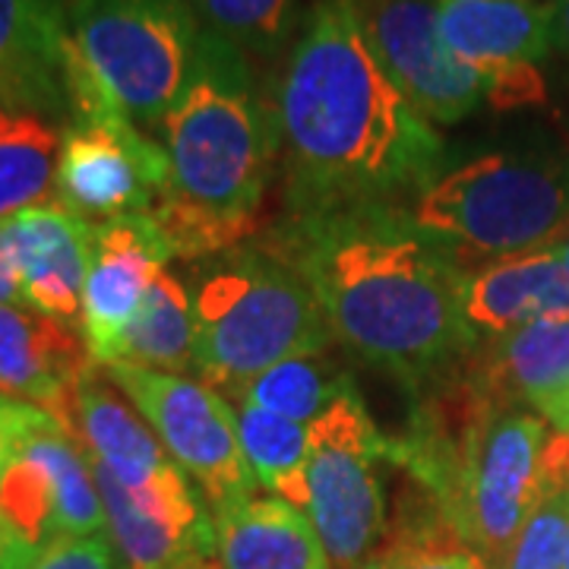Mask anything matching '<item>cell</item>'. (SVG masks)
I'll use <instances>...</instances> for the list:
<instances>
[{
	"instance_id": "1",
	"label": "cell",
	"mask_w": 569,
	"mask_h": 569,
	"mask_svg": "<svg viewBox=\"0 0 569 569\" xmlns=\"http://www.w3.org/2000/svg\"><path fill=\"white\" fill-rule=\"evenodd\" d=\"M288 216L415 203L449 162L433 123L373 58L355 0H317L276 89Z\"/></svg>"
},
{
	"instance_id": "2",
	"label": "cell",
	"mask_w": 569,
	"mask_h": 569,
	"mask_svg": "<svg viewBox=\"0 0 569 569\" xmlns=\"http://www.w3.org/2000/svg\"><path fill=\"white\" fill-rule=\"evenodd\" d=\"M266 244L305 276L332 339L406 387L443 380L481 346L466 317L471 269L408 206L288 216Z\"/></svg>"
},
{
	"instance_id": "3",
	"label": "cell",
	"mask_w": 569,
	"mask_h": 569,
	"mask_svg": "<svg viewBox=\"0 0 569 569\" xmlns=\"http://www.w3.org/2000/svg\"><path fill=\"white\" fill-rule=\"evenodd\" d=\"M171 183L149 212L174 257L206 260L247 244L279 164L272 108L244 51L203 32L190 80L162 121Z\"/></svg>"
},
{
	"instance_id": "4",
	"label": "cell",
	"mask_w": 569,
	"mask_h": 569,
	"mask_svg": "<svg viewBox=\"0 0 569 569\" xmlns=\"http://www.w3.org/2000/svg\"><path fill=\"white\" fill-rule=\"evenodd\" d=\"M408 212L466 266L548 247L569 222V142L529 130L485 146L443 164Z\"/></svg>"
},
{
	"instance_id": "5",
	"label": "cell",
	"mask_w": 569,
	"mask_h": 569,
	"mask_svg": "<svg viewBox=\"0 0 569 569\" xmlns=\"http://www.w3.org/2000/svg\"><path fill=\"white\" fill-rule=\"evenodd\" d=\"M190 298L193 370L212 389L244 396L269 367L332 342L305 276L266 241L206 257Z\"/></svg>"
},
{
	"instance_id": "6",
	"label": "cell",
	"mask_w": 569,
	"mask_h": 569,
	"mask_svg": "<svg viewBox=\"0 0 569 569\" xmlns=\"http://www.w3.org/2000/svg\"><path fill=\"white\" fill-rule=\"evenodd\" d=\"M70 39L108 99L156 137L190 80L203 26L190 0H73Z\"/></svg>"
},
{
	"instance_id": "7",
	"label": "cell",
	"mask_w": 569,
	"mask_h": 569,
	"mask_svg": "<svg viewBox=\"0 0 569 569\" xmlns=\"http://www.w3.org/2000/svg\"><path fill=\"white\" fill-rule=\"evenodd\" d=\"M67 102L70 114L58 159V203L86 222L152 212L171 183L168 152L108 99L86 70L73 39L67 54Z\"/></svg>"
},
{
	"instance_id": "8",
	"label": "cell",
	"mask_w": 569,
	"mask_h": 569,
	"mask_svg": "<svg viewBox=\"0 0 569 569\" xmlns=\"http://www.w3.org/2000/svg\"><path fill=\"white\" fill-rule=\"evenodd\" d=\"M389 440L370 418L358 387L310 425V507L332 569H358L387 529L380 462Z\"/></svg>"
},
{
	"instance_id": "9",
	"label": "cell",
	"mask_w": 569,
	"mask_h": 569,
	"mask_svg": "<svg viewBox=\"0 0 569 569\" xmlns=\"http://www.w3.org/2000/svg\"><path fill=\"white\" fill-rule=\"evenodd\" d=\"M548 427L538 415L512 408L490 415L478 430L459 485L440 509L452 531L490 569L507 567L519 531L553 500L545 481Z\"/></svg>"
},
{
	"instance_id": "10",
	"label": "cell",
	"mask_w": 569,
	"mask_h": 569,
	"mask_svg": "<svg viewBox=\"0 0 569 569\" xmlns=\"http://www.w3.org/2000/svg\"><path fill=\"white\" fill-rule=\"evenodd\" d=\"M102 370L137 406L164 452L197 481L212 516L253 497L257 481L241 449L238 415L216 389L137 365Z\"/></svg>"
},
{
	"instance_id": "11",
	"label": "cell",
	"mask_w": 569,
	"mask_h": 569,
	"mask_svg": "<svg viewBox=\"0 0 569 569\" xmlns=\"http://www.w3.org/2000/svg\"><path fill=\"white\" fill-rule=\"evenodd\" d=\"M365 39L396 89L430 123H459L485 102L481 77L440 32L437 0H355Z\"/></svg>"
},
{
	"instance_id": "12",
	"label": "cell",
	"mask_w": 569,
	"mask_h": 569,
	"mask_svg": "<svg viewBox=\"0 0 569 569\" xmlns=\"http://www.w3.org/2000/svg\"><path fill=\"white\" fill-rule=\"evenodd\" d=\"M171 260L174 253L149 212L96 224V253L80 317L82 342L96 365H111L146 291Z\"/></svg>"
},
{
	"instance_id": "13",
	"label": "cell",
	"mask_w": 569,
	"mask_h": 569,
	"mask_svg": "<svg viewBox=\"0 0 569 569\" xmlns=\"http://www.w3.org/2000/svg\"><path fill=\"white\" fill-rule=\"evenodd\" d=\"M3 231L20 276L22 305L54 323H80L96 224L54 200L10 216Z\"/></svg>"
},
{
	"instance_id": "14",
	"label": "cell",
	"mask_w": 569,
	"mask_h": 569,
	"mask_svg": "<svg viewBox=\"0 0 569 569\" xmlns=\"http://www.w3.org/2000/svg\"><path fill=\"white\" fill-rule=\"evenodd\" d=\"M73 0H0V108H32L67 123Z\"/></svg>"
},
{
	"instance_id": "15",
	"label": "cell",
	"mask_w": 569,
	"mask_h": 569,
	"mask_svg": "<svg viewBox=\"0 0 569 569\" xmlns=\"http://www.w3.org/2000/svg\"><path fill=\"white\" fill-rule=\"evenodd\" d=\"M466 380L497 411L529 406L550 421L569 406V317L538 320L478 346Z\"/></svg>"
},
{
	"instance_id": "16",
	"label": "cell",
	"mask_w": 569,
	"mask_h": 569,
	"mask_svg": "<svg viewBox=\"0 0 569 569\" xmlns=\"http://www.w3.org/2000/svg\"><path fill=\"white\" fill-rule=\"evenodd\" d=\"M92 365L73 326L0 305V396L39 406L67 427L77 383Z\"/></svg>"
},
{
	"instance_id": "17",
	"label": "cell",
	"mask_w": 569,
	"mask_h": 569,
	"mask_svg": "<svg viewBox=\"0 0 569 569\" xmlns=\"http://www.w3.org/2000/svg\"><path fill=\"white\" fill-rule=\"evenodd\" d=\"M121 396L102 365H92L77 383L63 430L73 433L86 456L99 462L118 485L130 493H142L181 471V466L152 437V427L142 425L140 411L127 406Z\"/></svg>"
},
{
	"instance_id": "18",
	"label": "cell",
	"mask_w": 569,
	"mask_h": 569,
	"mask_svg": "<svg viewBox=\"0 0 569 569\" xmlns=\"http://www.w3.org/2000/svg\"><path fill=\"white\" fill-rule=\"evenodd\" d=\"M449 51L471 67L485 89L509 70L553 51V7L535 0H437Z\"/></svg>"
},
{
	"instance_id": "19",
	"label": "cell",
	"mask_w": 569,
	"mask_h": 569,
	"mask_svg": "<svg viewBox=\"0 0 569 569\" xmlns=\"http://www.w3.org/2000/svg\"><path fill=\"white\" fill-rule=\"evenodd\" d=\"M466 317L478 336L490 339L538 320H563L569 317V272L550 247L485 263L468 276Z\"/></svg>"
},
{
	"instance_id": "20",
	"label": "cell",
	"mask_w": 569,
	"mask_h": 569,
	"mask_svg": "<svg viewBox=\"0 0 569 569\" xmlns=\"http://www.w3.org/2000/svg\"><path fill=\"white\" fill-rule=\"evenodd\" d=\"M212 519L219 569H332L310 516L279 497H250Z\"/></svg>"
},
{
	"instance_id": "21",
	"label": "cell",
	"mask_w": 569,
	"mask_h": 569,
	"mask_svg": "<svg viewBox=\"0 0 569 569\" xmlns=\"http://www.w3.org/2000/svg\"><path fill=\"white\" fill-rule=\"evenodd\" d=\"M63 123L32 108H0V219L58 200Z\"/></svg>"
},
{
	"instance_id": "22",
	"label": "cell",
	"mask_w": 569,
	"mask_h": 569,
	"mask_svg": "<svg viewBox=\"0 0 569 569\" xmlns=\"http://www.w3.org/2000/svg\"><path fill=\"white\" fill-rule=\"evenodd\" d=\"M111 365L149 367L178 377L193 370V298L178 276L164 269L152 282Z\"/></svg>"
},
{
	"instance_id": "23",
	"label": "cell",
	"mask_w": 569,
	"mask_h": 569,
	"mask_svg": "<svg viewBox=\"0 0 569 569\" xmlns=\"http://www.w3.org/2000/svg\"><path fill=\"white\" fill-rule=\"evenodd\" d=\"M238 437L257 488L291 507H310V427L241 402Z\"/></svg>"
},
{
	"instance_id": "24",
	"label": "cell",
	"mask_w": 569,
	"mask_h": 569,
	"mask_svg": "<svg viewBox=\"0 0 569 569\" xmlns=\"http://www.w3.org/2000/svg\"><path fill=\"white\" fill-rule=\"evenodd\" d=\"M351 387V373L336 358L326 351H307L260 373L244 389L241 402L310 427Z\"/></svg>"
},
{
	"instance_id": "25",
	"label": "cell",
	"mask_w": 569,
	"mask_h": 569,
	"mask_svg": "<svg viewBox=\"0 0 569 569\" xmlns=\"http://www.w3.org/2000/svg\"><path fill=\"white\" fill-rule=\"evenodd\" d=\"M203 32L244 54H276L298 26V0H190Z\"/></svg>"
},
{
	"instance_id": "26",
	"label": "cell",
	"mask_w": 569,
	"mask_h": 569,
	"mask_svg": "<svg viewBox=\"0 0 569 569\" xmlns=\"http://www.w3.org/2000/svg\"><path fill=\"white\" fill-rule=\"evenodd\" d=\"M399 569H481L485 560L452 531L443 512L425 493L418 512L402 509L396 529L387 538Z\"/></svg>"
},
{
	"instance_id": "27",
	"label": "cell",
	"mask_w": 569,
	"mask_h": 569,
	"mask_svg": "<svg viewBox=\"0 0 569 569\" xmlns=\"http://www.w3.org/2000/svg\"><path fill=\"white\" fill-rule=\"evenodd\" d=\"M54 500L58 497L51 468L20 443L17 459L0 478V519L32 545L44 548L48 541H54Z\"/></svg>"
},
{
	"instance_id": "28",
	"label": "cell",
	"mask_w": 569,
	"mask_h": 569,
	"mask_svg": "<svg viewBox=\"0 0 569 569\" xmlns=\"http://www.w3.org/2000/svg\"><path fill=\"white\" fill-rule=\"evenodd\" d=\"M569 553V493L548 500L519 531L503 569H563Z\"/></svg>"
},
{
	"instance_id": "29",
	"label": "cell",
	"mask_w": 569,
	"mask_h": 569,
	"mask_svg": "<svg viewBox=\"0 0 569 569\" xmlns=\"http://www.w3.org/2000/svg\"><path fill=\"white\" fill-rule=\"evenodd\" d=\"M29 569H123L111 535H63L41 548Z\"/></svg>"
},
{
	"instance_id": "30",
	"label": "cell",
	"mask_w": 569,
	"mask_h": 569,
	"mask_svg": "<svg viewBox=\"0 0 569 569\" xmlns=\"http://www.w3.org/2000/svg\"><path fill=\"white\" fill-rule=\"evenodd\" d=\"M39 406H29L22 399H13V396H0V478L10 468V462L17 459L22 437L39 421Z\"/></svg>"
},
{
	"instance_id": "31",
	"label": "cell",
	"mask_w": 569,
	"mask_h": 569,
	"mask_svg": "<svg viewBox=\"0 0 569 569\" xmlns=\"http://www.w3.org/2000/svg\"><path fill=\"white\" fill-rule=\"evenodd\" d=\"M39 545H32L10 522L0 519V569H29L39 560Z\"/></svg>"
},
{
	"instance_id": "32",
	"label": "cell",
	"mask_w": 569,
	"mask_h": 569,
	"mask_svg": "<svg viewBox=\"0 0 569 569\" xmlns=\"http://www.w3.org/2000/svg\"><path fill=\"white\" fill-rule=\"evenodd\" d=\"M0 305L20 307L22 291H20V276H17V263H13V253L7 244V231L0 222Z\"/></svg>"
},
{
	"instance_id": "33",
	"label": "cell",
	"mask_w": 569,
	"mask_h": 569,
	"mask_svg": "<svg viewBox=\"0 0 569 569\" xmlns=\"http://www.w3.org/2000/svg\"><path fill=\"white\" fill-rule=\"evenodd\" d=\"M553 7V51L569 58V0H550Z\"/></svg>"
},
{
	"instance_id": "34",
	"label": "cell",
	"mask_w": 569,
	"mask_h": 569,
	"mask_svg": "<svg viewBox=\"0 0 569 569\" xmlns=\"http://www.w3.org/2000/svg\"><path fill=\"white\" fill-rule=\"evenodd\" d=\"M358 569H399V560H396V553L383 545L380 550H373Z\"/></svg>"
},
{
	"instance_id": "35",
	"label": "cell",
	"mask_w": 569,
	"mask_h": 569,
	"mask_svg": "<svg viewBox=\"0 0 569 569\" xmlns=\"http://www.w3.org/2000/svg\"><path fill=\"white\" fill-rule=\"evenodd\" d=\"M548 247L553 250V253H557V260H560V263H563V269L569 272V222L563 224V228H560L553 238H550Z\"/></svg>"
},
{
	"instance_id": "36",
	"label": "cell",
	"mask_w": 569,
	"mask_h": 569,
	"mask_svg": "<svg viewBox=\"0 0 569 569\" xmlns=\"http://www.w3.org/2000/svg\"><path fill=\"white\" fill-rule=\"evenodd\" d=\"M550 425L557 427V430H560V433H569V406L563 408V411H560V415H557V418H553V421H550Z\"/></svg>"
},
{
	"instance_id": "37",
	"label": "cell",
	"mask_w": 569,
	"mask_h": 569,
	"mask_svg": "<svg viewBox=\"0 0 569 569\" xmlns=\"http://www.w3.org/2000/svg\"><path fill=\"white\" fill-rule=\"evenodd\" d=\"M563 569H569V553H567V567H563Z\"/></svg>"
},
{
	"instance_id": "38",
	"label": "cell",
	"mask_w": 569,
	"mask_h": 569,
	"mask_svg": "<svg viewBox=\"0 0 569 569\" xmlns=\"http://www.w3.org/2000/svg\"><path fill=\"white\" fill-rule=\"evenodd\" d=\"M481 569H490V567H488V563H485V567H481Z\"/></svg>"
},
{
	"instance_id": "39",
	"label": "cell",
	"mask_w": 569,
	"mask_h": 569,
	"mask_svg": "<svg viewBox=\"0 0 569 569\" xmlns=\"http://www.w3.org/2000/svg\"><path fill=\"white\" fill-rule=\"evenodd\" d=\"M567 493H569V490H567Z\"/></svg>"
}]
</instances>
